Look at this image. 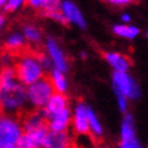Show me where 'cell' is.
<instances>
[{
    "mask_svg": "<svg viewBox=\"0 0 148 148\" xmlns=\"http://www.w3.org/2000/svg\"><path fill=\"white\" fill-rule=\"evenodd\" d=\"M72 129L77 136L90 134L89 124H88V104L78 101L72 108Z\"/></svg>",
    "mask_w": 148,
    "mask_h": 148,
    "instance_id": "52a82bcc",
    "label": "cell"
},
{
    "mask_svg": "<svg viewBox=\"0 0 148 148\" xmlns=\"http://www.w3.org/2000/svg\"><path fill=\"white\" fill-rule=\"evenodd\" d=\"M104 60L108 63L109 66H112L114 72L117 73H128V69L131 66V62L125 55L118 53V51H106L103 54Z\"/></svg>",
    "mask_w": 148,
    "mask_h": 148,
    "instance_id": "9a60e30c",
    "label": "cell"
},
{
    "mask_svg": "<svg viewBox=\"0 0 148 148\" xmlns=\"http://www.w3.org/2000/svg\"><path fill=\"white\" fill-rule=\"evenodd\" d=\"M21 33H23L25 40L28 44L30 45H39L40 43H43L44 40V34L43 30L40 29L39 25H36L35 23H25L21 27Z\"/></svg>",
    "mask_w": 148,
    "mask_h": 148,
    "instance_id": "2e32d148",
    "label": "cell"
},
{
    "mask_svg": "<svg viewBox=\"0 0 148 148\" xmlns=\"http://www.w3.org/2000/svg\"><path fill=\"white\" fill-rule=\"evenodd\" d=\"M116 99H117V104L118 108L122 113H127L128 109V98H125L124 95H122L119 93H116Z\"/></svg>",
    "mask_w": 148,
    "mask_h": 148,
    "instance_id": "d4e9b609",
    "label": "cell"
},
{
    "mask_svg": "<svg viewBox=\"0 0 148 148\" xmlns=\"http://www.w3.org/2000/svg\"><path fill=\"white\" fill-rule=\"evenodd\" d=\"M59 8H60L63 16L65 18L66 24H73L80 29L87 28L86 16H84L83 12L79 9V6L74 1H70V0L60 1V6H59Z\"/></svg>",
    "mask_w": 148,
    "mask_h": 148,
    "instance_id": "ba28073f",
    "label": "cell"
},
{
    "mask_svg": "<svg viewBox=\"0 0 148 148\" xmlns=\"http://www.w3.org/2000/svg\"><path fill=\"white\" fill-rule=\"evenodd\" d=\"M102 148H109V147H102Z\"/></svg>",
    "mask_w": 148,
    "mask_h": 148,
    "instance_id": "836d02e7",
    "label": "cell"
},
{
    "mask_svg": "<svg viewBox=\"0 0 148 148\" xmlns=\"http://www.w3.org/2000/svg\"><path fill=\"white\" fill-rule=\"evenodd\" d=\"M136 138L134 121L131 114H125L121 124V140H128Z\"/></svg>",
    "mask_w": 148,
    "mask_h": 148,
    "instance_id": "d6986e66",
    "label": "cell"
},
{
    "mask_svg": "<svg viewBox=\"0 0 148 148\" xmlns=\"http://www.w3.org/2000/svg\"><path fill=\"white\" fill-rule=\"evenodd\" d=\"M147 36H148V32H147Z\"/></svg>",
    "mask_w": 148,
    "mask_h": 148,
    "instance_id": "e575fe53",
    "label": "cell"
},
{
    "mask_svg": "<svg viewBox=\"0 0 148 148\" xmlns=\"http://www.w3.org/2000/svg\"><path fill=\"white\" fill-rule=\"evenodd\" d=\"M55 93L53 86L48 77L40 79L32 86L27 87V94H28V106L32 110H42L49 99L53 97Z\"/></svg>",
    "mask_w": 148,
    "mask_h": 148,
    "instance_id": "277c9868",
    "label": "cell"
},
{
    "mask_svg": "<svg viewBox=\"0 0 148 148\" xmlns=\"http://www.w3.org/2000/svg\"><path fill=\"white\" fill-rule=\"evenodd\" d=\"M72 108H66L63 112L58 113L57 116L47 121V127L50 132H68L72 128Z\"/></svg>",
    "mask_w": 148,
    "mask_h": 148,
    "instance_id": "8fae6325",
    "label": "cell"
},
{
    "mask_svg": "<svg viewBox=\"0 0 148 148\" xmlns=\"http://www.w3.org/2000/svg\"><path fill=\"white\" fill-rule=\"evenodd\" d=\"M88 124H89V132L94 138H101L103 136V125L101 123V119L97 116L95 110L88 106Z\"/></svg>",
    "mask_w": 148,
    "mask_h": 148,
    "instance_id": "ac0fdd59",
    "label": "cell"
},
{
    "mask_svg": "<svg viewBox=\"0 0 148 148\" xmlns=\"http://www.w3.org/2000/svg\"><path fill=\"white\" fill-rule=\"evenodd\" d=\"M36 55H38L39 63H40V65H42V68L44 69V72L49 74L51 70L54 69V64H53V62H51V59L48 57V54L45 51H38Z\"/></svg>",
    "mask_w": 148,
    "mask_h": 148,
    "instance_id": "44dd1931",
    "label": "cell"
},
{
    "mask_svg": "<svg viewBox=\"0 0 148 148\" xmlns=\"http://www.w3.org/2000/svg\"><path fill=\"white\" fill-rule=\"evenodd\" d=\"M24 132H33L47 127V119L42 110H28L21 116Z\"/></svg>",
    "mask_w": 148,
    "mask_h": 148,
    "instance_id": "7c38bea8",
    "label": "cell"
},
{
    "mask_svg": "<svg viewBox=\"0 0 148 148\" xmlns=\"http://www.w3.org/2000/svg\"><path fill=\"white\" fill-rule=\"evenodd\" d=\"M113 33L124 39H134L139 34V29L131 24H116L113 27Z\"/></svg>",
    "mask_w": 148,
    "mask_h": 148,
    "instance_id": "ffe728a7",
    "label": "cell"
},
{
    "mask_svg": "<svg viewBox=\"0 0 148 148\" xmlns=\"http://www.w3.org/2000/svg\"><path fill=\"white\" fill-rule=\"evenodd\" d=\"M70 148H73V147H70Z\"/></svg>",
    "mask_w": 148,
    "mask_h": 148,
    "instance_id": "d590c367",
    "label": "cell"
},
{
    "mask_svg": "<svg viewBox=\"0 0 148 148\" xmlns=\"http://www.w3.org/2000/svg\"><path fill=\"white\" fill-rule=\"evenodd\" d=\"M28 108L27 87L18 80L14 66L1 69L0 113L21 117Z\"/></svg>",
    "mask_w": 148,
    "mask_h": 148,
    "instance_id": "6da1fadb",
    "label": "cell"
},
{
    "mask_svg": "<svg viewBox=\"0 0 148 148\" xmlns=\"http://www.w3.org/2000/svg\"><path fill=\"white\" fill-rule=\"evenodd\" d=\"M121 19H122V21H123L122 24H128L129 21H131V15H129V14H123Z\"/></svg>",
    "mask_w": 148,
    "mask_h": 148,
    "instance_id": "f1b7e54d",
    "label": "cell"
},
{
    "mask_svg": "<svg viewBox=\"0 0 148 148\" xmlns=\"http://www.w3.org/2000/svg\"><path fill=\"white\" fill-rule=\"evenodd\" d=\"M114 93H119L128 99H137L140 95V89L134 79L128 73H117L112 75Z\"/></svg>",
    "mask_w": 148,
    "mask_h": 148,
    "instance_id": "5b68a950",
    "label": "cell"
},
{
    "mask_svg": "<svg viewBox=\"0 0 148 148\" xmlns=\"http://www.w3.org/2000/svg\"><path fill=\"white\" fill-rule=\"evenodd\" d=\"M25 4H27V1H23V0H8V1H5L3 10L5 13H15L19 12Z\"/></svg>",
    "mask_w": 148,
    "mask_h": 148,
    "instance_id": "603a6c76",
    "label": "cell"
},
{
    "mask_svg": "<svg viewBox=\"0 0 148 148\" xmlns=\"http://www.w3.org/2000/svg\"><path fill=\"white\" fill-rule=\"evenodd\" d=\"M80 58H82V59H87V53L84 50L80 51Z\"/></svg>",
    "mask_w": 148,
    "mask_h": 148,
    "instance_id": "f546056e",
    "label": "cell"
},
{
    "mask_svg": "<svg viewBox=\"0 0 148 148\" xmlns=\"http://www.w3.org/2000/svg\"><path fill=\"white\" fill-rule=\"evenodd\" d=\"M70 108L69 107V98L66 97V94L62 93H54L53 97L49 99V102L47 103V106L42 109L47 121H49L50 118L57 116L58 113L63 112L64 109Z\"/></svg>",
    "mask_w": 148,
    "mask_h": 148,
    "instance_id": "9c48e42d",
    "label": "cell"
},
{
    "mask_svg": "<svg viewBox=\"0 0 148 148\" xmlns=\"http://www.w3.org/2000/svg\"><path fill=\"white\" fill-rule=\"evenodd\" d=\"M24 133L21 117L0 113V148L18 144Z\"/></svg>",
    "mask_w": 148,
    "mask_h": 148,
    "instance_id": "3957f363",
    "label": "cell"
},
{
    "mask_svg": "<svg viewBox=\"0 0 148 148\" xmlns=\"http://www.w3.org/2000/svg\"><path fill=\"white\" fill-rule=\"evenodd\" d=\"M50 4L51 0H29V1H27V5H29V8L36 10L38 13L44 12Z\"/></svg>",
    "mask_w": 148,
    "mask_h": 148,
    "instance_id": "cb8c5ba5",
    "label": "cell"
},
{
    "mask_svg": "<svg viewBox=\"0 0 148 148\" xmlns=\"http://www.w3.org/2000/svg\"><path fill=\"white\" fill-rule=\"evenodd\" d=\"M48 132H49L48 127L33 132H24L16 146L19 148H43Z\"/></svg>",
    "mask_w": 148,
    "mask_h": 148,
    "instance_id": "30bf717a",
    "label": "cell"
},
{
    "mask_svg": "<svg viewBox=\"0 0 148 148\" xmlns=\"http://www.w3.org/2000/svg\"><path fill=\"white\" fill-rule=\"evenodd\" d=\"M14 69H15L18 80L25 87H29L39 82L40 79L45 78L47 74L40 65L36 53L29 50H25L24 53L16 55Z\"/></svg>",
    "mask_w": 148,
    "mask_h": 148,
    "instance_id": "7a4b0ae2",
    "label": "cell"
},
{
    "mask_svg": "<svg viewBox=\"0 0 148 148\" xmlns=\"http://www.w3.org/2000/svg\"><path fill=\"white\" fill-rule=\"evenodd\" d=\"M48 75H49L48 79L50 80L55 93L66 94V92L69 89V82H68V78H66L65 73H63L58 69H53Z\"/></svg>",
    "mask_w": 148,
    "mask_h": 148,
    "instance_id": "e0dca14e",
    "label": "cell"
},
{
    "mask_svg": "<svg viewBox=\"0 0 148 148\" xmlns=\"http://www.w3.org/2000/svg\"><path fill=\"white\" fill-rule=\"evenodd\" d=\"M73 138L68 132H48L43 148H70Z\"/></svg>",
    "mask_w": 148,
    "mask_h": 148,
    "instance_id": "5bb4252c",
    "label": "cell"
},
{
    "mask_svg": "<svg viewBox=\"0 0 148 148\" xmlns=\"http://www.w3.org/2000/svg\"><path fill=\"white\" fill-rule=\"evenodd\" d=\"M1 148H19L16 146V144H12V146H4V147H1Z\"/></svg>",
    "mask_w": 148,
    "mask_h": 148,
    "instance_id": "1f68e13d",
    "label": "cell"
},
{
    "mask_svg": "<svg viewBox=\"0 0 148 148\" xmlns=\"http://www.w3.org/2000/svg\"><path fill=\"white\" fill-rule=\"evenodd\" d=\"M118 148H142L137 138L128 139V140H121L119 147Z\"/></svg>",
    "mask_w": 148,
    "mask_h": 148,
    "instance_id": "484cf974",
    "label": "cell"
},
{
    "mask_svg": "<svg viewBox=\"0 0 148 148\" xmlns=\"http://www.w3.org/2000/svg\"><path fill=\"white\" fill-rule=\"evenodd\" d=\"M15 60H16V57L13 53H10V51L5 50V51H3V53L0 54V66H1V69L14 66Z\"/></svg>",
    "mask_w": 148,
    "mask_h": 148,
    "instance_id": "7402d4cb",
    "label": "cell"
},
{
    "mask_svg": "<svg viewBox=\"0 0 148 148\" xmlns=\"http://www.w3.org/2000/svg\"><path fill=\"white\" fill-rule=\"evenodd\" d=\"M44 51L51 59L54 64V69H58L63 73H66L69 70V60L66 58V54L54 36H47L45 38V40H44Z\"/></svg>",
    "mask_w": 148,
    "mask_h": 148,
    "instance_id": "8992f818",
    "label": "cell"
},
{
    "mask_svg": "<svg viewBox=\"0 0 148 148\" xmlns=\"http://www.w3.org/2000/svg\"><path fill=\"white\" fill-rule=\"evenodd\" d=\"M4 4H5L4 0H0V12H1L3 8H4ZM0 14H1V13H0Z\"/></svg>",
    "mask_w": 148,
    "mask_h": 148,
    "instance_id": "4dcf8cb0",
    "label": "cell"
},
{
    "mask_svg": "<svg viewBox=\"0 0 148 148\" xmlns=\"http://www.w3.org/2000/svg\"><path fill=\"white\" fill-rule=\"evenodd\" d=\"M108 3H109V4H112V5H118V6L131 4V1H129V0H109Z\"/></svg>",
    "mask_w": 148,
    "mask_h": 148,
    "instance_id": "4316f807",
    "label": "cell"
},
{
    "mask_svg": "<svg viewBox=\"0 0 148 148\" xmlns=\"http://www.w3.org/2000/svg\"><path fill=\"white\" fill-rule=\"evenodd\" d=\"M0 84H1V66H0Z\"/></svg>",
    "mask_w": 148,
    "mask_h": 148,
    "instance_id": "d6a6232c",
    "label": "cell"
},
{
    "mask_svg": "<svg viewBox=\"0 0 148 148\" xmlns=\"http://www.w3.org/2000/svg\"><path fill=\"white\" fill-rule=\"evenodd\" d=\"M5 24H6V16L4 14H0V30L5 27Z\"/></svg>",
    "mask_w": 148,
    "mask_h": 148,
    "instance_id": "83f0119b",
    "label": "cell"
},
{
    "mask_svg": "<svg viewBox=\"0 0 148 148\" xmlns=\"http://www.w3.org/2000/svg\"><path fill=\"white\" fill-rule=\"evenodd\" d=\"M27 40H25L21 30H13L10 32L4 39V48L6 51L13 54H20L25 51L27 48Z\"/></svg>",
    "mask_w": 148,
    "mask_h": 148,
    "instance_id": "4fadbf2b",
    "label": "cell"
}]
</instances>
